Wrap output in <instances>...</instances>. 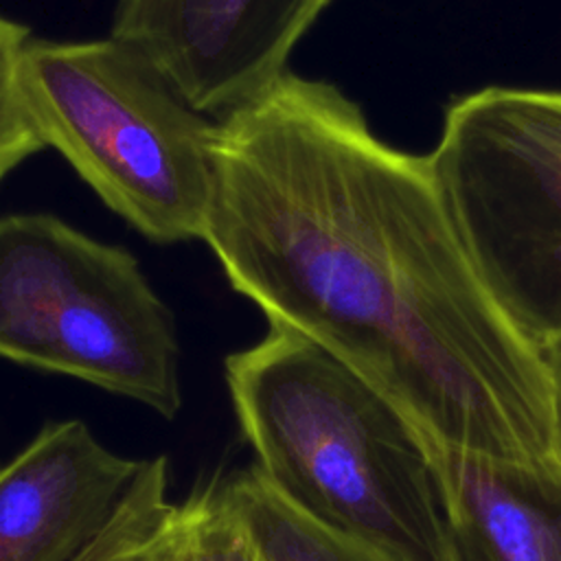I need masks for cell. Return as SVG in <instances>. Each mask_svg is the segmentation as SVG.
<instances>
[{"mask_svg": "<svg viewBox=\"0 0 561 561\" xmlns=\"http://www.w3.org/2000/svg\"><path fill=\"white\" fill-rule=\"evenodd\" d=\"M272 327L311 340L447 447L554 454L541 348L469 263L427 156L337 85L285 72L217 121L202 237Z\"/></svg>", "mask_w": 561, "mask_h": 561, "instance_id": "1", "label": "cell"}, {"mask_svg": "<svg viewBox=\"0 0 561 561\" xmlns=\"http://www.w3.org/2000/svg\"><path fill=\"white\" fill-rule=\"evenodd\" d=\"M224 375L254 465L294 508L392 561H449L425 438L377 388L272 324Z\"/></svg>", "mask_w": 561, "mask_h": 561, "instance_id": "2", "label": "cell"}, {"mask_svg": "<svg viewBox=\"0 0 561 561\" xmlns=\"http://www.w3.org/2000/svg\"><path fill=\"white\" fill-rule=\"evenodd\" d=\"M20 90L44 147L158 243L202 239L215 127L140 53L110 37L28 39Z\"/></svg>", "mask_w": 561, "mask_h": 561, "instance_id": "3", "label": "cell"}, {"mask_svg": "<svg viewBox=\"0 0 561 561\" xmlns=\"http://www.w3.org/2000/svg\"><path fill=\"white\" fill-rule=\"evenodd\" d=\"M0 357L182 408L175 318L136 256L50 213L0 217Z\"/></svg>", "mask_w": 561, "mask_h": 561, "instance_id": "4", "label": "cell"}, {"mask_svg": "<svg viewBox=\"0 0 561 561\" xmlns=\"http://www.w3.org/2000/svg\"><path fill=\"white\" fill-rule=\"evenodd\" d=\"M427 162L497 307L539 348L561 340V90L454 99Z\"/></svg>", "mask_w": 561, "mask_h": 561, "instance_id": "5", "label": "cell"}, {"mask_svg": "<svg viewBox=\"0 0 561 561\" xmlns=\"http://www.w3.org/2000/svg\"><path fill=\"white\" fill-rule=\"evenodd\" d=\"M331 0H116L112 37L140 53L202 114L256 101L289 72Z\"/></svg>", "mask_w": 561, "mask_h": 561, "instance_id": "6", "label": "cell"}, {"mask_svg": "<svg viewBox=\"0 0 561 561\" xmlns=\"http://www.w3.org/2000/svg\"><path fill=\"white\" fill-rule=\"evenodd\" d=\"M142 460L112 451L79 419L46 423L0 465V561H77L114 519Z\"/></svg>", "mask_w": 561, "mask_h": 561, "instance_id": "7", "label": "cell"}, {"mask_svg": "<svg viewBox=\"0 0 561 561\" xmlns=\"http://www.w3.org/2000/svg\"><path fill=\"white\" fill-rule=\"evenodd\" d=\"M425 445L449 561H561V460L554 454L493 458L430 438Z\"/></svg>", "mask_w": 561, "mask_h": 561, "instance_id": "8", "label": "cell"}, {"mask_svg": "<svg viewBox=\"0 0 561 561\" xmlns=\"http://www.w3.org/2000/svg\"><path fill=\"white\" fill-rule=\"evenodd\" d=\"M127 561H267L243 519L228 473L199 480L171 502Z\"/></svg>", "mask_w": 561, "mask_h": 561, "instance_id": "9", "label": "cell"}, {"mask_svg": "<svg viewBox=\"0 0 561 561\" xmlns=\"http://www.w3.org/2000/svg\"><path fill=\"white\" fill-rule=\"evenodd\" d=\"M228 486L267 561H392L302 515L254 462L228 473Z\"/></svg>", "mask_w": 561, "mask_h": 561, "instance_id": "10", "label": "cell"}, {"mask_svg": "<svg viewBox=\"0 0 561 561\" xmlns=\"http://www.w3.org/2000/svg\"><path fill=\"white\" fill-rule=\"evenodd\" d=\"M169 504L167 456L145 458L114 519L77 561H127V557L153 530Z\"/></svg>", "mask_w": 561, "mask_h": 561, "instance_id": "11", "label": "cell"}, {"mask_svg": "<svg viewBox=\"0 0 561 561\" xmlns=\"http://www.w3.org/2000/svg\"><path fill=\"white\" fill-rule=\"evenodd\" d=\"M28 39V26L0 15V182L44 147L20 90V59Z\"/></svg>", "mask_w": 561, "mask_h": 561, "instance_id": "12", "label": "cell"}, {"mask_svg": "<svg viewBox=\"0 0 561 561\" xmlns=\"http://www.w3.org/2000/svg\"><path fill=\"white\" fill-rule=\"evenodd\" d=\"M550 379L552 423H554V456L561 460V340L541 348Z\"/></svg>", "mask_w": 561, "mask_h": 561, "instance_id": "13", "label": "cell"}]
</instances>
